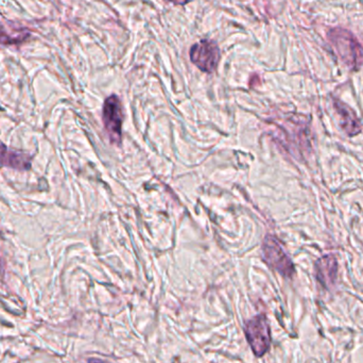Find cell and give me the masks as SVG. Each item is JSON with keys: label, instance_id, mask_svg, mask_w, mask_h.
Returning <instances> with one entry per match:
<instances>
[{"label": "cell", "instance_id": "2", "mask_svg": "<svg viewBox=\"0 0 363 363\" xmlns=\"http://www.w3.org/2000/svg\"><path fill=\"white\" fill-rule=\"evenodd\" d=\"M102 119L113 144H121L123 136V108L121 98L112 94L104 100Z\"/></svg>", "mask_w": 363, "mask_h": 363}, {"label": "cell", "instance_id": "6", "mask_svg": "<svg viewBox=\"0 0 363 363\" xmlns=\"http://www.w3.org/2000/svg\"><path fill=\"white\" fill-rule=\"evenodd\" d=\"M32 157L23 151L8 148L0 141V166L17 170H28L31 168Z\"/></svg>", "mask_w": 363, "mask_h": 363}, {"label": "cell", "instance_id": "8", "mask_svg": "<svg viewBox=\"0 0 363 363\" xmlns=\"http://www.w3.org/2000/svg\"><path fill=\"white\" fill-rule=\"evenodd\" d=\"M335 109L340 117V125L349 136H353L362 131V125L356 113L349 106L341 102L335 100Z\"/></svg>", "mask_w": 363, "mask_h": 363}, {"label": "cell", "instance_id": "9", "mask_svg": "<svg viewBox=\"0 0 363 363\" xmlns=\"http://www.w3.org/2000/svg\"><path fill=\"white\" fill-rule=\"evenodd\" d=\"M30 38V32L26 29H6L4 26L0 25V44L18 45L26 42Z\"/></svg>", "mask_w": 363, "mask_h": 363}, {"label": "cell", "instance_id": "5", "mask_svg": "<svg viewBox=\"0 0 363 363\" xmlns=\"http://www.w3.org/2000/svg\"><path fill=\"white\" fill-rule=\"evenodd\" d=\"M262 254L267 264L285 277L294 274V266L291 259L284 251L279 241L275 237L267 236L262 244Z\"/></svg>", "mask_w": 363, "mask_h": 363}, {"label": "cell", "instance_id": "1", "mask_svg": "<svg viewBox=\"0 0 363 363\" xmlns=\"http://www.w3.org/2000/svg\"><path fill=\"white\" fill-rule=\"evenodd\" d=\"M328 40L338 53L341 61L351 68L357 70L363 63V48L355 36L341 28H334L328 32Z\"/></svg>", "mask_w": 363, "mask_h": 363}, {"label": "cell", "instance_id": "3", "mask_svg": "<svg viewBox=\"0 0 363 363\" xmlns=\"http://www.w3.org/2000/svg\"><path fill=\"white\" fill-rule=\"evenodd\" d=\"M190 61L202 72L211 74L219 65L221 51L217 43L211 40H201L192 45L189 51Z\"/></svg>", "mask_w": 363, "mask_h": 363}, {"label": "cell", "instance_id": "7", "mask_svg": "<svg viewBox=\"0 0 363 363\" xmlns=\"http://www.w3.org/2000/svg\"><path fill=\"white\" fill-rule=\"evenodd\" d=\"M338 274V262L333 255H326L320 258L315 264V275L318 281L324 287L330 289L334 286Z\"/></svg>", "mask_w": 363, "mask_h": 363}, {"label": "cell", "instance_id": "4", "mask_svg": "<svg viewBox=\"0 0 363 363\" xmlns=\"http://www.w3.org/2000/svg\"><path fill=\"white\" fill-rule=\"evenodd\" d=\"M245 332L252 351L257 357H262L269 351L271 345L270 327L264 315H257L247 322Z\"/></svg>", "mask_w": 363, "mask_h": 363}, {"label": "cell", "instance_id": "10", "mask_svg": "<svg viewBox=\"0 0 363 363\" xmlns=\"http://www.w3.org/2000/svg\"><path fill=\"white\" fill-rule=\"evenodd\" d=\"M166 1L172 2L177 6H185V4H189V2L194 1V0H166Z\"/></svg>", "mask_w": 363, "mask_h": 363}]
</instances>
